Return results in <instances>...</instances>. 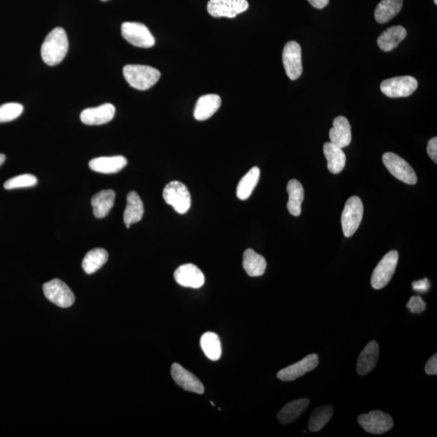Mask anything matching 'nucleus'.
I'll return each instance as SVG.
<instances>
[{
  "instance_id": "f704fd0d",
  "label": "nucleus",
  "mask_w": 437,
  "mask_h": 437,
  "mask_svg": "<svg viewBox=\"0 0 437 437\" xmlns=\"http://www.w3.org/2000/svg\"><path fill=\"white\" fill-rule=\"evenodd\" d=\"M407 308L413 313H421L425 311L426 303L418 295H413L407 304Z\"/></svg>"
},
{
  "instance_id": "e433bc0d",
  "label": "nucleus",
  "mask_w": 437,
  "mask_h": 437,
  "mask_svg": "<svg viewBox=\"0 0 437 437\" xmlns=\"http://www.w3.org/2000/svg\"><path fill=\"white\" fill-rule=\"evenodd\" d=\"M425 372L427 375L437 374V354L432 356L425 366Z\"/></svg>"
},
{
  "instance_id": "393cba45",
  "label": "nucleus",
  "mask_w": 437,
  "mask_h": 437,
  "mask_svg": "<svg viewBox=\"0 0 437 437\" xmlns=\"http://www.w3.org/2000/svg\"><path fill=\"white\" fill-rule=\"evenodd\" d=\"M309 403L311 401L308 399H302L286 404L278 413V420L282 425H290V423L297 421L306 412Z\"/></svg>"
},
{
  "instance_id": "bb28decb",
  "label": "nucleus",
  "mask_w": 437,
  "mask_h": 437,
  "mask_svg": "<svg viewBox=\"0 0 437 437\" xmlns=\"http://www.w3.org/2000/svg\"><path fill=\"white\" fill-rule=\"evenodd\" d=\"M287 190L289 197L287 208L291 215L299 216L302 214V205L304 198L303 186L298 180L291 179L289 181Z\"/></svg>"
},
{
  "instance_id": "9d476101",
  "label": "nucleus",
  "mask_w": 437,
  "mask_h": 437,
  "mask_svg": "<svg viewBox=\"0 0 437 437\" xmlns=\"http://www.w3.org/2000/svg\"><path fill=\"white\" fill-rule=\"evenodd\" d=\"M45 298L58 307L68 308L75 302V295L65 282L54 279L43 285Z\"/></svg>"
},
{
  "instance_id": "39448f33",
  "label": "nucleus",
  "mask_w": 437,
  "mask_h": 437,
  "mask_svg": "<svg viewBox=\"0 0 437 437\" xmlns=\"http://www.w3.org/2000/svg\"><path fill=\"white\" fill-rule=\"evenodd\" d=\"M399 258L398 251L392 250L387 253L377 264L371 278V285L373 289L379 290L390 283L397 267Z\"/></svg>"
},
{
  "instance_id": "dca6fc26",
  "label": "nucleus",
  "mask_w": 437,
  "mask_h": 437,
  "mask_svg": "<svg viewBox=\"0 0 437 437\" xmlns=\"http://www.w3.org/2000/svg\"><path fill=\"white\" fill-rule=\"evenodd\" d=\"M175 279L179 285L191 289L201 288L205 282L203 273L190 263L177 268L175 272Z\"/></svg>"
},
{
  "instance_id": "79ce46f5",
  "label": "nucleus",
  "mask_w": 437,
  "mask_h": 437,
  "mask_svg": "<svg viewBox=\"0 0 437 437\" xmlns=\"http://www.w3.org/2000/svg\"><path fill=\"white\" fill-rule=\"evenodd\" d=\"M102 1H104H104H108V0H102Z\"/></svg>"
},
{
  "instance_id": "4468645a",
  "label": "nucleus",
  "mask_w": 437,
  "mask_h": 437,
  "mask_svg": "<svg viewBox=\"0 0 437 437\" xmlns=\"http://www.w3.org/2000/svg\"><path fill=\"white\" fill-rule=\"evenodd\" d=\"M171 376L176 384L181 387L182 389L199 394L204 393V386L202 382L198 379L197 376L186 370L179 363H174L172 364Z\"/></svg>"
},
{
  "instance_id": "20e7f679",
  "label": "nucleus",
  "mask_w": 437,
  "mask_h": 437,
  "mask_svg": "<svg viewBox=\"0 0 437 437\" xmlns=\"http://www.w3.org/2000/svg\"><path fill=\"white\" fill-rule=\"evenodd\" d=\"M163 198L166 203L179 214H185L191 206V198L188 188L179 181L170 182L163 190Z\"/></svg>"
},
{
  "instance_id": "f03ea898",
  "label": "nucleus",
  "mask_w": 437,
  "mask_h": 437,
  "mask_svg": "<svg viewBox=\"0 0 437 437\" xmlns=\"http://www.w3.org/2000/svg\"><path fill=\"white\" fill-rule=\"evenodd\" d=\"M125 79L132 88L144 91L152 88L161 78L156 68L144 65H126L124 67Z\"/></svg>"
},
{
  "instance_id": "ea45409f",
  "label": "nucleus",
  "mask_w": 437,
  "mask_h": 437,
  "mask_svg": "<svg viewBox=\"0 0 437 437\" xmlns=\"http://www.w3.org/2000/svg\"><path fill=\"white\" fill-rule=\"evenodd\" d=\"M6 160L5 155L0 154V166L3 165L4 161Z\"/></svg>"
},
{
  "instance_id": "aec40b11",
  "label": "nucleus",
  "mask_w": 437,
  "mask_h": 437,
  "mask_svg": "<svg viewBox=\"0 0 437 437\" xmlns=\"http://www.w3.org/2000/svg\"><path fill=\"white\" fill-rule=\"evenodd\" d=\"M126 165L127 160L122 156L98 157L93 159L89 162L91 170L104 175L116 174Z\"/></svg>"
},
{
  "instance_id": "c85d7f7f",
  "label": "nucleus",
  "mask_w": 437,
  "mask_h": 437,
  "mask_svg": "<svg viewBox=\"0 0 437 437\" xmlns=\"http://www.w3.org/2000/svg\"><path fill=\"white\" fill-rule=\"evenodd\" d=\"M109 254L106 249L97 248L90 250L85 255L82 267L88 275H92L106 264L108 261Z\"/></svg>"
},
{
  "instance_id": "cd10ccee",
  "label": "nucleus",
  "mask_w": 437,
  "mask_h": 437,
  "mask_svg": "<svg viewBox=\"0 0 437 437\" xmlns=\"http://www.w3.org/2000/svg\"><path fill=\"white\" fill-rule=\"evenodd\" d=\"M403 4V0H382L375 9V20L379 24H385L399 14Z\"/></svg>"
},
{
  "instance_id": "f8f14e48",
  "label": "nucleus",
  "mask_w": 437,
  "mask_h": 437,
  "mask_svg": "<svg viewBox=\"0 0 437 437\" xmlns=\"http://www.w3.org/2000/svg\"><path fill=\"white\" fill-rule=\"evenodd\" d=\"M283 63L287 76L291 80L300 78L302 74V47L294 41L285 45L283 52Z\"/></svg>"
},
{
  "instance_id": "6e6552de",
  "label": "nucleus",
  "mask_w": 437,
  "mask_h": 437,
  "mask_svg": "<svg viewBox=\"0 0 437 437\" xmlns=\"http://www.w3.org/2000/svg\"><path fill=\"white\" fill-rule=\"evenodd\" d=\"M417 88L418 81L411 76L394 77L382 81L381 84V92L391 98L409 97Z\"/></svg>"
},
{
  "instance_id": "5701e85b",
  "label": "nucleus",
  "mask_w": 437,
  "mask_h": 437,
  "mask_svg": "<svg viewBox=\"0 0 437 437\" xmlns=\"http://www.w3.org/2000/svg\"><path fill=\"white\" fill-rule=\"evenodd\" d=\"M115 192L112 190H104L96 194L91 200L96 218L106 217L115 205Z\"/></svg>"
},
{
  "instance_id": "f257e3e1",
  "label": "nucleus",
  "mask_w": 437,
  "mask_h": 437,
  "mask_svg": "<svg viewBox=\"0 0 437 437\" xmlns=\"http://www.w3.org/2000/svg\"><path fill=\"white\" fill-rule=\"evenodd\" d=\"M69 47L66 31L60 27L54 29L45 38L41 56L49 66L59 65L67 56Z\"/></svg>"
},
{
  "instance_id": "2f4dec72",
  "label": "nucleus",
  "mask_w": 437,
  "mask_h": 437,
  "mask_svg": "<svg viewBox=\"0 0 437 437\" xmlns=\"http://www.w3.org/2000/svg\"><path fill=\"white\" fill-rule=\"evenodd\" d=\"M334 410L330 405L317 407L312 412L309 421V430L318 432L324 427L333 416Z\"/></svg>"
},
{
  "instance_id": "1a4fd4ad",
  "label": "nucleus",
  "mask_w": 437,
  "mask_h": 437,
  "mask_svg": "<svg viewBox=\"0 0 437 437\" xmlns=\"http://www.w3.org/2000/svg\"><path fill=\"white\" fill-rule=\"evenodd\" d=\"M359 425L371 434L380 435L392 429L394 421L389 414L382 411H372L362 414L357 418Z\"/></svg>"
},
{
  "instance_id": "58836bf2",
  "label": "nucleus",
  "mask_w": 437,
  "mask_h": 437,
  "mask_svg": "<svg viewBox=\"0 0 437 437\" xmlns=\"http://www.w3.org/2000/svg\"><path fill=\"white\" fill-rule=\"evenodd\" d=\"M308 1L313 8L322 9L328 5L330 0H308Z\"/></svg>"
},
{
  "instance_id": "f3484780",
  "label": "nucleus",
  "mask_w": 437,
  "mask_h": 437,
  "mask_svg": "<svg viewBox=\"0 0 437 437\" xmlns=\"http://www.w3.org/2000/svg\"><path fill=\"white\" fill-rule=\"evenodd\" d=\"M379 345L376 341H371L363 348L357 359V371L359 375L366 376L374 370L379 359Z\"/></svg>"
},
{
  "instance_id": "2eb2a0df",
  "label": "nucleus",
  "mask_w": 437,
  "mask_h": 437,
  "mask_svg": "<svg viewBox=\"0 0 437 437\" xmlns=\"http://www.w3.org/2000/svg\"><path fill=\"white\" fill-rule=\"evenodd\" d=\"M115 107L112 104H104L98 107L85 109L80 113V120L89 126L106 124L115 117Z\"/></svg>"
},
{
  "instance_id": "c756f323",
  "label": "nucleus",
  "mask_w": 437,
  "mask_h": 437,
  "mask_svg": "<svg viewBox=\"0 0 437 437\" xmlns=\"http://www.w3.org/2000/svg\"><path fill=\"white\" fill-rule=\"evenodd\" d=\"M260 179V170L254 167L243 179H240L236 188V197L240 200H247L252 194Z\"/></svg>"
},
{
  "instance_id": "7ed1b4c3",
  "label": "nucleus",
  "mask_w": 437,
  "mask_h": 437,
  "mask_svg": "<svg viewBox=\"0 0 437 437\" xmlns=\"http://www.w3.org/2000/svg\"><path fill=\"white\" fill-rule=\"evenodd\" d=\"M363 215V205L358 197L348 199L342 213V227L346 238H350L359 229Z\"/></svg>"
},
{
  "instance_id": "a19ab883",
  "label": "nucleus",
  "mask_w": 437,
  "mask_h": 437,
  "mask_svg": "<svg viewBox=\"0 0 437 437\" xmlns=\"http://www.w3.org/2000/svg\"><path fill=\"white\" fill-rule=\"evenodd\" d=\"M434 3H435L436 5H437V0H434Z\"/></svg>"
},
{
  "instance_id": "c9c22d12",
  "label": "nucleus",
  "mask_w": 437,
  "mask_h": 437,
  "mask_svg": "<svg viewBox=\"0 0 437 437\" xmlns=\"http://www.w3.org/2000/svg\"><path fill=\"white\" fill-rule=\"evenodd\" d=\"M427 152L429 156L436 164L437 163V138L434 137L429 140L427 144Z\"/></svg>"
},
{
  "instance_id": "ddd939ff",
  "label": "nucleus",
  "mask_w": 437,
  "mask_h": 437,
  "mask_svg": "<svg viewBox=\"0 0 437 437\" xmlns=\"http://www.w3.org/2000/svg\"><path fill=\"white\" fill-rule=\"evenodd\" d=\"M318 363H320V358H318L317 355L311 354L302 361L280 370L278 372L277 377L283 381H293L304 376L306 373L315 370Z\"/></svg>"
},
{
  "instance_id": "473e14b6",
  "label": "nucleus",
  "mask_w": 437,
  "mask_h": 437,
  "mask_svg": "<svg viewBox=\"0 0 437 437\" xmlns=\"http://www.w3.org/2000/svg\"><path fill=\"white\" fill-rule=\"evenodd\" d=\"M24 111L21 104L11 102L0 106V124L16 120Z\"/></svg>"
},
{
  "instance_id": "412c9836",
  "label": "nucleus",
  "mask_w": 437,
  "mask_h": 437,
  "mask_svg": "<svg viewBox=\"0 0 437 437\" xmlns=\"http://www.w3.org/2000/svg\"><path fill=\"white\" fill-rule=\"evenodd\" d=\"M127 203L124 212V221L127 229L131 225L142 220L144 214V207L142 200L135 191H131L127 194Z\"/></svg>"
},
{
  "instance_id": "a878e982",
  "label": "nucleus",
  "mask_w": 437,
  "mask_h": 437,
  "mask_svg": "<svg viewBox=\"0 0 437 437\" xmlns=\"http://www.w3.org/2000/svg\"><path fill=\"white\" fill-rule=\"evenodd\" d=\"M265 258L252 249L245 250L243 255V268L250 277L262 276L267 269Z\"/></svg>"
},
{
  "instance_id": "4c0bfd02",
  "label": "nucleus",
  "mask_w": 437,
  "mask_h": 437,
  "mask_svg": "<svg viewBox=\"0 0 437 437\" xmlns=\"http://www.w3.org/2000/svg\"><path fill=\"white\" fill-rule=\"evenodd\" d=\"M414 290L418 293H425L430 289V282L427 279L422 280L414 281L412 283Z\"/></svg>"
},
{
  "instance_id": "4be33fe9",
  "label": "nucleus",
  "mask_w": 437,
  "mask_h": 437,
  "mask_svg": "<svg viewBox=\"0 0 437 437\" xmlns=\"http://www.w3.org/2000/svg\"><path fill=\"white\" fill-rule=\"evenodd\" d=\"M407 30L401 25L390 27L377 38V45L382 52H391L407 36Z\"/></svg>"
},
{
  "instance_id": "b1692460",
  "label": "nucleus",
  "mask_w": 437,
  "mask_h": 437,
  "mask_svg": "<svg viewBox=\"0 0 437 437\" xmlns=\"http://www.w3.org/2000/svg\"><path fill=\"white\" fill-rule=\"evenodd\" d=\"M323 153L327 160V168L331 174L339 175L346 165V155L343 148L330 142L323 146Z\"/></svg>"
},
{
  "instance_id": "423d86ee",
  "label": "nucleus",
  "mask_w": 437,
  "mask_h": 437,
  "mask_svg": "<svg viewBox=\"0 0 437 437\" xmlns=\"http://www.w3.org/2000/svg\"><path fill=\"white\" fill-rule=\"evenodd\" d=\"M122 36L129 43L140 48H151L156 43L148 27L139 22H124L121 28Z\"/></svg>"
},
{
  "instance_id": "6ab92c4d",
  "label": "nucleus",
  "mask_w": 437,
  "mask_h": 437,
  "mask_svg": "<svg viewBox=\"0 0 437 437\" xmlns=\"http://www.w3.org/2000/svg\"><path fill=\"white\" fill-rule=\"evenodd\" d=\"M221 106V98L216 94H207L200 97L195 104L194 117L198 121L208 120Z\"/></svg>"
},
{
  "instance_id": "0eeeda50",
  "label": "nucleus",
  "mask_w": 437,
  "mask_h": 437,
  "mask_svg": "<svg viewBox=\"0 0 437 437\" xmlns=\"http://www.w3.org/2000/svg\"><path fill=\"white\" fill-rule=\"evenodd\" d=\"M384 165L391 175L408 185L417 183V176L413 168L397 154L385 153L382 157Z\"/></svg>"
},
{
  "instance_id": "9b49d317",
  "label": "nucleus",
  "mask_w": 437,
  "mask_h": 437,
  "mask_svg": "<svg viewBox=\"0 0 437 437\" xmlns=\"http://www.w3.org/2000/svg\"><path fill=\"white\" fill-rule=\"evenodd\" d=\"M247 0H210L208 12L213 17L234 18L247 10Z\"/></svg>"
},
{
  "instance_id": "a211bd4d",
  "label": "nucleus",
  "mask_w": 437,
  "mask_h": 437,
  "mask_svg": "<svg viewBox=\"0 0 437 437\" xmlns=\"http://www.w3.org/2000/svg\"><path fill=\"white\" fill-rule=\"evenodd\" d=\"M329 136L330 143L341 148L348 147L352 142V131L348 118L344 116L335 117Z\"/></svg>"
},
{
  "instance_id": "72a5a7b5",
  "label": "nucleus",
  "mask_w": 437,
  "mask_h": 437,
  "mask_svg": "<svg viewBox=\"0 0 437 437\" xmlns=\"http://www.w3.org/2000/svg\"><path fill=\"white\" fill-rule=\"evenodd\" d=\"M38 183L36 177L32 175H23L13 177L4 183V188L13 190L17 188H32Z\"/></svg>"
},
{
  "instance_id": "7c9ffc66",
  "label": "nucleus",
  "mask_w": 437,
  "mask_h": 437,
  "mask_svg": "<svg viewBox=\"0 0 437 437\" xmlns=\"http://www.w3.org/2000/svg\"><path fill=\"white\" fill-rule=\"evenodd\" d=\"M200 345L204 354L211 361H216L220 359L222 353L221 344L216 334L213 332H207L201 337Z\"/></svg>"
}]
</instances>
